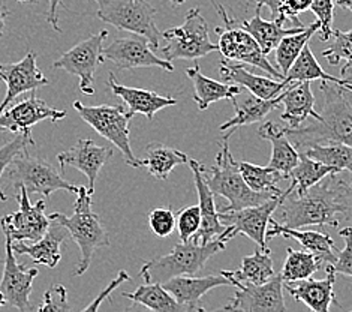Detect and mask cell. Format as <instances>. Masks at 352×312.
Wrapping results in <instances>:
<instances>
[{"label": "cell", "mask_w": 352, "mask_h": 312, "mask_svg": "<svg viewBox=\"0 0 352 312\" xmlns=\"http://www.w3.org/2000/svg\"><path fill=\"white\" fill-rule=\"evenodd\" d=\"M345 179L338 173L327 176L303 196L289 194L280 203V216L285 227L303 229V227L331 225L339 229L342 216V191Z\"/></svg>", "instance_id": "6da1fadb"}, {"label": "cell", "mask_w": 352, "mask_h": 312, "mask_svg": "<svg viewBox=\"0 0 352 312\" xmlns=\"http://www.w3.org/2000/svg\"><path fill=\"white\" fill-rule=\"evenodd\" d=\"M322 92L321 119L307 126L298 128H283L292 145L303 143H343L352 146V104L345 96V89L338 84L322 81L320 86Z\"/></svg>", "instance_id": "7a4b0ae2"}, {"label": "cell", "mask_w": 352, "mask_h": 312, "mask_svg": "<svg viewBox=\"0 0 352 312\" xmlns=\"http://www.w3.org/2000/svg\"><path fill=\"white\" fill-rule=\"evenodd\" d=\"M94 194L95 192L86 187H78L77 201H75L74 214L71 216L58 212L48 216L53 221L65 225L71 238L80 247L81 260L75 271V276H81L89 271L96 249L110 247V234L100 221L99 215L91 212V196Z\"/></svg>", "instance_id": "3957f363"}, {"label": "cell", "mask_w": 352, "mask_h": 312, "mask_svg": "<svg viewBox=\"0 0 352 312\" xmlns=\"http://www.w3.org/2000/svg\"><path fill=\"white\" fill-rule=\"evenodd\" d=\"M226 248V243L219 239L207 243L180 242L171 252L156 257L142 264L140 276L146 282H165L175 276L197 275L206 263L217 252Z\"/></svg>", "instance_id": "277c9868"}, {"label": "cell", "mask_w": 352, "mask_h": 312, "mask_svg": "<svg viewBox=\"0 0 352 312\" xmlns=\"http://www.w3.org/2000/svg\"><path fill=\"white\" fill-rule=\"evenodd\" d=\"M206 182L214 196H221L228 200V206L221 209V212H231L250 206L264 203L265 200L276 197L278 194L256 192L248 187L237 167V161L232 158L228 147V140L222 138V149L216 156V164L206 170Z\"/></svg>", "instance_id": "5b68a950"}, {"label": "cell", "mask_w": 352, "mask_h": 312, "mask_svg": "<svg viewBox=\"0 0 352 312\" xmlns=\"http://www.w3.org/2000/svg\"><path fill=\"white\" fill-rule=\"evenodd\" d=\"M96 17L116 29L147 38L159 50L162 33L156 24V10L147 0H98Z\"/></svg>", "instance_id": "8992f818"}, {"label": "cell", "mask_w": 352, "mask_h": 312, "mask_svg": "<svg viewBox=\"0 0 352 312\" xmlns=\"http://www.w3.org/2000/svg\"><path fill=\"white\" fill-rule=\"evenodd\" d=\"M212 3L225 23V28L214 29V32L219 35L217 52H221L223 59L231 62L248 63L254 68L267 72L268 77L274 80H285V75L270 63L256 39L249 32L234 24L232 19H230V15L226 14L222 5H217L214 0H212Z\"/></svg>", "instance_id": "52a82bcc"}, {"label": "cell", "mask_w": 352, "mask_h": 312, "mask_svg": "<svg viewBox=\"0 0 352 312\" xmlns=\"http://www.w3.org/2000/svg\"><path fill=\"white\" fill-rule=\"evenodd\" d=\"M75 112L87 125H90L99 136H102L122 152L124 163L132 168H141L142 161L133 155L129 140V122L132 114L122 105H96L89 107L80 101L74 103Z\"/></svg>", "instance_id": "ba28073f"}, {"label": "cell", "mask_w": 352, "mask_h": 312, "mask_svg": "<svg viewBox=\"0 0 352 312\" xmlns=\"http://www.w3.org/2000/svg\"><path fill=\"white\" fill-rule=\"evenodd\" d=\"M166 45L161 53L166 61H198V59L217 52V44H213L208 35V24L201 15L199 8H192L184 23L177 28H171L162 33Z\"/></svg>", "instance_id": "9c48e42d"}, {"label": "cell", "mask_w": 352, "mask_h": 312, "mask_svg": "<svg viewBox=\"0 0 352 312\" xmlns=\"http://www.w3.org/2000/svg\"><path fill=\"white\" fill-rule=\"evenodd\" d=\"M6 177L10 185L16 189L23 187L28 192L41 194L47 198L57 191L75 194L78 191V187L71 185L52 164L41 158L30 156L28 150L14 158V161L6 168Z\"/></svg>", "instance_id": "30bf717a"}, {"label": "cell", "mask_w": 352, "mask_h": 312, "mask_svg": "<svg viewBox=\"0 0 352 312\" xmlns=\"http://www.w3.org/2000/svg\"><path fill=\"white\" fill-rule=\"evenodd\" d=\"M282 203L280 196L265 200L264 203L245 207L231 212H221L219 218L225 224V230L216 239L221 242H230L239 234H245L250 240H254L258 248L268 249L267 247V227L270 218Z\"/></svg>", "instance_id": "8fae6325"}, {"label": "cell", "mask_w": 352, "mask_h": 312, "mask_svg": "<svg viewBox=\"0 0 352 312\" xmlns=\"http://www.w3.org/2000/svg\"><path fill=\"white\" fill-rule=\"evenodd\" d=\"M236 289L232 300L223 306V311H245V312H283L287 311L283 300V280L276 275L264 284H250L239 281L228 271H221Z\"/></svg>", "instance_id": "7c38bea8"}, {"label": "cell", "mask_w": 352, "mask_h": 312, "mask_svg": "<svg viewBox=\"0 0 352 312\" xmlns=\"http://www.w3.org/2000/svg\"><path fill=\"white\" fill-rule=\"evenodd\" d=\"M107 37V30L89 35L63 53L53 65L56 70H63L68 74L77 75L80 79V89L87 96L95 94V72L99 63H102L100 52H102V44Z\"/></svg>", "instance_id": "4fadbf2b"}, {"label": "cell", "mask_w": 352, "mask_h": 312, "mask_svg": "<svg viewBox=\"0 0 352 312\" xmlns=\"http://www.w3.org/2000/svg\"><path fill=\"white\" fill-rule=\"evenodd\" d=\"M16 200L20 209L15 214L0 219V229L5 236H10L12 242H38L47 233L52 222L45 215V200H39L35 205L30 203L29 192L23 187L19 188Z\"/></svg>", "instance_id": "5bb4252c"}, {"label": "cell", "mask_w": 352, "mask_h": 312, "mask_svg": "<svg viewBox=\"0 0 352 312\" xmlns=\"http://www.w3.org/2000/svg\"><path fill=\"white\" fill-rule=\"evenodd\" d=\"M102 62H111L119 70H137V68H161L166 72L174 71L173 62L157 57L147 38L132 33L131 37L117 38L107 48L100 52Z\"/></svg>", "instance_id": "9a60e30c"}, {"label": "cell", "mask_w": 352, "mask_h": 312, "mask_svg": "<svg viewBox=\"0 0 352 312\" xmlns=\"http://www.w3.org/2000/svg\"><path fill=\"white\" fill-rule=\"evenodd\" d=\"M39 275L36 267H23L15 258L12 249V239L6 236L5 242V263L3 276L0 281V293L6 300V305H11L21 312L33 311L30 305V293L33 280Z\"/></svg>", "instance_id": "2e32d148"}, {"label": "cell", "mask_w": 352, "mask_h": 312, "mask_svg": "<svg viewBox=\"0 0 352 312\" xmlns=\"http://www.w3.org/2000/svg\"><path fill=\"white\" fill-rule=\"evenodd\" d=\"M0 80L6 84V95L0 103V113L12 104L24 92H32L50 84L36 65V54L29 52L20 62L0 63Z\"/></svg>", "instance_id": "e0dca14e"}, {"label": "cell", "mask_w": 352, "mask_h": 312, "mask_svg": "<svg viewBox=\"0 0 352 312\" xmlns=\"http://www.w3.org/2000/svg\"><path fill=\"white\" fill-rule=\"evenodd\" d=\"M65 110H57L48 107L43 99L36 96V90H32L28 99L20 101L19 104L8 107L0 113V126L6 131L15 134L32 132V126L43 121L58 122L66 117Z\"/></svg>", "instance_id": "ac0fdd59"}, {"label": "cell", "mask_w": 352, "mask_h": 312, "mask_svg": "<svg viewBox=\"0 0 352 312\" xmlns=\"http://www.w3.org/2000/svg\"><path fill=\"white\" fill-rule=\"evenodd\" d=\"M113 156V147L110 146H98L94 140L81 138L75 145L60 152L57 155V161L60 164V168L72 167L77 168L87 177L89 180V189L95 192L96 179L99 176L100 168H102L108 159Z\"/></svg>", "instance_id": "d6986e66"}, {"label": "cell", "mask_w": 352, "mask_h": 312, "mask_svg": "<svg viewBox=\"0 0 352 312\" xmlns=\"http://www.w3.org/2000/svg\"><path fill=\"white\" fill-rule=\"evenodd\" d=\"M324 280H307L283 282V289L289 293V296L305 305L314 312H329L333 303H336L334 294V282H336V271L333 264H325Z\"/></svg>", "instance_id": "ffe728a7"}, {"label": "cell", "mask_w": 352, "mask_h": 312, "mask_svg": "<svg viewBox=\"0 0 352 312\" xmlns=\"http://www.w3.org/2000/svg\"><path fill=\"white\" fill-rule=\"evenodd\" d=\"M192 174H194V183L198 192V206L201 210V227L198 233L192 238V242L207 243L214 240L225 230V224L219 218V210L216 209L214 194L206 182L204 167L195 159L188 161Z\"/></svg>", "instance_id": "44dd1931"}, {"label": "cell", "mask_w": 352, "mask_h": 312, "mask_svg": "<svg viewBox=\"0 0 352 312\" xmlns=\"http://www.w3.org/2000/svg\"><path fill=\"white\" fill-rule=\"evenodd\" d=\"M162 285L165 287V290H168L173 294L180 305L186 306L188 311H204V308L198 306L201 298L213 289H217V287H231V282L222 273L207 276L182 275L171 278V280L162 282Z\"/></svg>", "instance_id": "7402d4cb"}, {"label": "cell", "mask_w": 352, "mask_h": 312, "mask_svg": "<svg viewBox=\"0 0 352 312\" xmlns=\"http://www.w3.org/2000/svg\"><path fill=\"white\" fill-rule=\"evenodd\" d=\"M282 94L273 99H263L254 94H250L249 90L241 89L240 94H237L231 99L234 108H236V116L219 126V129L222 132H226L222 138L228 140L234 132L241 128V126L254 125L259 121H263L268 113H272L276 107L280 105Z\"/></svg>", "instance_id": "603a6c76"}, {"label": "cell", "mask_w": 352, "mask_h": 312, "mask_svg": "<svg viewBox=\"0 0 352 312\" xmlns=\"http://www.w3.org/2000/svg\"><path fill=\"white\" fill-rule=\"evenodd\" d=\"M270 229L267 230V242L268 239L278 238H291L297 240L303 249L312 252L321 261V264H334L338 260V249L334 240L330 234L315 230H300V229H291V227H285L283 224L278 222L276 219L270 218Z\"/></svg>", "instance_id": "cb8c5ba5"}, {"label": "cell", "mask_w": 352, "mask_h": 312, "mask_svg": "<svg viewBox=\"0 0 352 312\" xmlns=\"http://www.w3.org/2000/svg\"><path fill=\"white\" fill-rule=\"evenodd\" d=\"M50 227L47 233L38 242H12V249L15 254L29 256L36 264H43L54 269L62 260V243L69 236V231L60 222L50 219Z\"/></svg>", "instance_id": "d4e9b609"}, {"label": "cell", "mask_w": 352, "mask_h": 312, "mask_svg": "<svg viewBox=\"0 0 352 312\" xmlns=\"http://www.w3.org/2000/svg\"><path fill=\"white\" fill-rule=\"evenodd\" d=\"M108 87L113 92V95L119 96L128 105V112L132 116L137 113L144 114L148 121H153L155 114L161 110L177 105V99L171 96H164L152 90L128 87L124 84H120L116 80L113 72L108 75Z\"/></svg>", "instance_id": "484cf974"}, {"label": "cell", "mask_w": 352, "mask_h": 312, "mask_svg": "<svg viewBox=\"0 0 352 312\" xmlns=\"http://www.w3.org/2000/svg\"><path fill=\"white\" fill-rule=\"evenodd\" d=\"M221 75L225 81L239 84L243 89L249 90L263 99H273L279 96L291 83L285 80H274L272 77H263L249 71L246 66L234 63L231 61H222L221 63Z\"/></svg>", "instance_id": "4316f807"}, {"label": "cell", "mask_w": 352, "mask_h": 312, "mask_svg": "<svg viewBox=\"0 0 352 312\" xmlns=\"http://www.w3.org/2000/svg\"><path fill=\"white\" fill-rule=\"evenodd\" d=\"M285 110L280 119L288 128H298L307 117L315 121L321 119V114L315 110V96L310 89V81H292L283 90L282 103Z\"/></svg>", "instance_id": "83f0119b"}, {"label": "cell", "mask_w": 352, "mask_h": 312, "mask_svg": "<svg viewBox=\"0 0 352 312\" xmlns=\"http://www.w3.org/2000/svg\"><path fill=\"white\" fill-rule=\"evenodd\" d=\"M258 136L272 143V158L268 167L274 168L279 173L283 174L285 180H288L289 173L294 170V167L298 164L300 154L292 145V141L287 136L283 128H279L278 125L273 122H265L259 126Z\"/></svg>", "instance_id": "f1b7e54d"}, {"label": "cell", "mask_w": 352, "mask_h": 312, "mask_svg": "<svg viewBox=\"0 0 352 312\" xmlns=\"http://www.w3.org/2000/svg\"><path fill=\"white\" fill-rule=\"evenodd\" d=\"M259 12L261 11H255V15L250 20L237 21L232 19V23L236 24V26L249 32L250 35L256 39L259 47L263 48V52L267 56L272 52H274L276 47H278L279 42L282 41V38L288 37V35H294V33H298L306 28V26H303V28L294 26V28L287 29L283 26L287 20L282 19V17H279V19H273V20H263Z\"/></svg>", "instance_id": "f546056e"}, {"label": "cell", "mask_w": 352, "mask_h": 312, "mask_svg": "<svg viewBox=\"0 0 352 312\" xmlns=\"http://www.w3.org/2000/svg\"><path fill=\"white\" fill-rule=\"evenodd\" d=\"M195 65L192 68L186 70L188 77L190 79L192 84H194L195 89V95L194 101L198 105L199 112H204L208 107H210L213 103H217V101L222 99H232L237 94L241 92V86L234 83H221L206 77V75L201 72V68L198 65V61H194Z\"/></svg>", "instance_id": "4dcf8cb0"}, {"label": "cell", "mask_w": 352, "mask_h": 312, "mask_svg": "<svg viewBox=\"0 0 352 312\" xmlns=\"http://www.w3.org/2000/svg\"><path fill=\"white\" fill-rule=\"evenodd\" d=\"M339 173L334 170L333 167L325 165L316 159L310 158L305 154H300L298 164L294 167V170L289 173L288 180H291V185L287 191L282 192L280 200H283L289 194H296V196H303L310 188L315 187L316 183L324 180L327 176Z\"/></svg>", "instance_id": "1f68e13d"}, {"label": "cell", "mask_w": 352, "mask_h": 312, "mask_svg": "<svg viewBox=\"0 0 352 312\" xmlns=\"http://www.w3.org/2000/svg\"><path fill=\"white\" fill-rule=\"evenodd\" d=\"M298 154H305L316 159L325 165L333 167L334 170L349 171L352 176V146L343 145V143H303L297 145Z\"/></svg>", "instance_id": "d6a6232c"}, {"label": "cell", "mask_w": 352, "mask_h": 312, "mask_svg": "<svg viewBox=\"0 0 352 312\" xmlns=\"http://www.w3.org/2000/svg\"><path fill=\"white\" fill-rule=\"evenodd\" d=\"M189 156L183 152L165 146L162 143H150L146 147V158L142 159V167L159 180L168 179L170 173L175 167L186 164Z\"/></svg>", "instance_id": "836d02e7"}, {"label": "cell", "mask_w": 352, "mask_h": 312, "mask_svg": "<svg viewBox=\"0 0 352 312\" xmlns=\"http://www.w3.org/2000/svg\"><path fill=\"white\" fill-rule=\"evenodd\" d=\"M122 294L123 298L132 300L133 305H141L155 312L188 311L186 306L180 305L174 299L168 290H165V287L161 282H146L144 285H140L135 291Z\"/></svg>", "instance_id": "e575fe53"}, {"label": "cell", "mask_w": 352, "mask_h": 312, "mask_svg": "<svg viewBox=\"0 0 352 312\" xmlns=\"http://www.w3.org/2000/svg\"><path fill=\"white\" fill-rule=\"evenodd\" d=\"M314 80H321V81H329L333 84H338V86L343 87L345 90L352 92V83H348L343 79L334 77V75L327 74L320 62L316 61L315 54L310 50L309 44L303 48V52L300 53L294 65L291 66L288 74L285 75V81L292 83V81H314Z\"/></svg>", "instance_id": "d590c367"}, {"label": "cell", "mask_w": 352, "mask_h": 312, "mask_svg": "<svg viewBox=\"0 0 352 312\" xmlns=\"http://www.w3.org/2000/svg\"><path fill=\"white\" fill-rule=\"evenodd\" d=\"M239 281L250 284H264L276 276L270 249L258 248L252 256L243 257L239 271H228Z\"/></svg>", "instance_id": "8d00e7d4"}, {"label": "cell", "mask_w": 352, "mask_h": 312, "mask_svg": "<svg viewBox=\"0 0 352 312\" xmlns=\"http://www.w3.org/2000/svg\"><path fill=\"white\" fill-rule=\"evenodd\" d=\"M320 30V24L318 21L309 24L303 30L294 33V35H288L282 38L279 45L276 47V63L279 66V71L287 75L291 70V66L294 65L300 53L303 52V48L309 44L310 38Z\"/></svg>", "instance_id": "74e56055"}, {"label": "cell", "mask_w": 352, "mask_h": 312, "mask_svg": "<svg viewBox=\"0 0 352 312\" xmlns=\"http://www.w3.org/2000/svg\"><path fill=\"white\" fill-rule=\"evenodd\" d=\"M322 267L321 261L312 252L306 249H287V258L282 267V280L283 282H294L307 280V278L316 273Z\"/></svg>", "instance_id": "f35d334b"}, {"label": "cell", "mask_w": 352, "mask_h": 312, "mask_svg": "<svg viewBox=\"0 0 352 312\" xmlns=\"http://www.w3.org/2000/svg\"><path fill=\"white\" fill-rule=\"evenodd\" d=\"M243 179L250 189L256 192H272L282 196V189L278 188V182L285 180L282 173L272 167H261L250 163H237Z\"/></svg>", "instance_id": "ab89813d"}, {"label": "cell", "mask_w": 352, "mask_h": 312, "mask_svg": "<svg viewBox=\"0 0 352 312\" xmlns=\"http://www.w3.org/2000/svg\"><path fill=\"white\" fill-rule=\"evenodd\" d=\"M32 145H35L32 132H20L15 134V137L11 141H8L6 145L0 147V180H2V176L6 171V168L14 161V158L21 154V152H26L28 147ZM6 200V194L2 187H0V201L5 203Z\"/></svg>", "instance_id": "60d3db41"}, {"label": "cell", "mask_w": 352, "mask_h": 312, "mask_svg": "<svg viewBox=\"0 0 352 312\" xmlns=\"http://www.w3.org/2000/svg\"><path fill=\"white\" fill-rule=\"evenodd\" d=\"M331 38L333 41L329 48L322 52V57L333 66H338L342 61L352 65V29L348 32L333 30Z\"/></svg>", "instance_id": "b9f144b4"}, {"label": "cell", "mask_w": 352, "mask_h": 312, "mask_svg": "<svg viewBox=\"0 0 352 312\" xmlns=\"http://www.w3.org/2000/svg\"><path fill=\"white\" fill-rule=\"evenodd\" d=\"M201 227V210L198 205L180 209L175 215V229L182 242H189Z\"/></svg>", "instance_id": "7bdbcfd3"}, {"label": "cell", "mask_w": 352, "mask_h": 312, "mask_svg": "<svg viewBox=\"0 0 352 312\" xmlns=\"http://www.w3.org/2000/svg\"><path fill=\"white\" fill-rule=\"evenodd\" d=\"M310 11L316 17L320 24V39L330 41L333 35V20H334V0H312Z\"/></svg>", "instance_id": "ee69618b"}, {"label": "cell", "mask_w": 352, "mask_h": 312, "mask_svg": "<svg viewBox=\"0 0 352 312\" xmlns=\"http://www.w3.org/2000/svg\"><path fill=\"white\" fill-rule=\"evenodd\" d=\"M148 225L157 238H168L175 230V214L171 209L157 207L147 215Z\"/></svg>", "instance_id": "f6af8a7d"}, {"label": "cell", "mask_w": 352, "mask_h": 312, "mask_svg": "<svg viewBox=\"0 0 352 312\" xmlns=\"http://www.w3.org/2000/svg\"><path fill=\"white\" fill-rule=\"evenodd\" d=\"M68 303V291L62 284H54L52 289H48L44 294L43 305H39L36 311L39 312H65L71 311Z\"/></svg>", "instance_id": "bcb514c9"}, {"label": "cell", "mask_w": 352, "mask_h": 312, "mask_svg": "<svg viewBox=\"0 0 352 312\" xmlns=\"http://www.w3.org/2000/svg\"><path fill=\"white\" fill-rule=\"evenodd\" d=\"M339 234L345 240V248L338 252V260L333 267L338 275L352 278V229L345 227L339 231Z\"/></svg>", "instance_id": "7dc6e473"}, {"label": "cell", "mask_w": 352, "mask_h": 312, "mask_svg": "<svg viewBox=\"0 0 352 312\" xmlns=\"http://www.w3.org/2000/svg\"><path fill=\"white\" fill-rule=\"evenodd\" d=\"M312 0H282L280 3V10H279V17L285 20H291L296 26H303V23L298 20V15L306 12Z\"/></svg>", "instance_id": "c3c4849f"}, {"label": "cell", "mask_w": 352, "mask_h": 312, "mask_svg": "<svg viewBox=\"0 0 352 312\" xmlns=\"http://www.w3.org/2000/svg\"><path fill=\"white\" fill-rule=\"evenodd\" d=\"M129 280H131V276L128 275V272H126V271H120V272H119V275H117V276L114 278V280L111 281V284L108 285L107 289H105L102 293H100L99 296H98L94 302H91L89 306H86V308H85V311H86V312H90V311H98V309H99V306L102 305V302H104V300H107V298H110V296H111V293L117 289V287H120L123 282H126V281H129Z\"/></svg>", "instance_id": "681fc988"}, {"label": "cell", "mask_w": 352, "mask_h": 312, "mask_svg": "<svg viewBox=\"0 0 352 312\" xmlns=\"http://www.w3.org/2000/svg\"><path fill=\"white\" fill-rule=\"evenodd\" d=\"M342 216H340V224L345 222L346 227L352 229V176L351 182L345 180L343 183V191H342Z\"/></svg>", "instance_id": "f907efd6"}, {"label": "cell", "mask_w": 352, "mask_h": 312, "mask_svg": "<svg viewBox=\"0 0 352 312\" xmlns=\"http://www.w3.org/2000/svg\"><path fill=\"white\" fill-rule=\"evenodd\" d=\"M62 5V0H48V10H47V21L56 32H62L58 26V6Z\"/></svg>", "instance_id": "816d5d0a"}, {"label": "cell", "mask_w": 352, "mask_h": 312, "mask_svg": "<svg viewBox=\"0 0 352 312\" xmlns=\"http://www.w3.org/2000/svg\"><path fill=\"white\" fill-rule=\"evenodd\" d=\"M255 3H256V11H261L264 6H267L268 10L272 11L273 19H279V10H280L282 0H255Z\"/></svg>", "instance_id": "f5cc1de1"}, {"label": "cell", "mask_w": 352, "mask_h": 312, "mask_svg": "<svg viewBox=\"0 0 352 312\" xmlns=\"http://www.w3.org/2000/svg\"><path fill=\"white\" fill-rule=\"evenodd\" d=\"M10 17V10L6 6L0 5V37H3L6 28V19Z\"/></svg>", "instance_id": "db71d44e"}, {"label": "cell", "mask_w": 352, "mask_h": 312, "mask_svg": "<svg viewBox=\"0 0 352 312\" xmlns=\"http://www.w3.org/2000/svg\"><path fill=\"white\" fill-rule=\"evenodd\" d=\"M340 74H342L340 79H343L345 81L351 83V81H352V65H349V63L343 65L342 70H340Z\"/></svg>", "instance_id": "11a10c76"}, {"label": "cell", "mask_w": 352, "mask_h": 312, "mask_svg": "<svg viewBox=\"0 0 352 312\" xmlns=\"http://www.w3.org/2000/svg\"><path fill=\"white\" fill-rule=\"evenodd\" d=\"M334 5H339L343 10L352 12V0H334Z\"/></svg>", "instance_id": "9f6ffc18"}, {"label": "cell", "mask_w": 352, "mask_h": 312, "mask_svg": "<svg viewBox=\"0 0 352 312\" xmlns=\"http://www.w3.org/2000/svg\"><path fill=\"white\" fill-rule=\"evenodd\" d=\"M171 2V5H174V6H180V5H183L184 2H186V0H170Z\"/></svg>", "instance_id": "6f0895ef"}, {"label": "cell", "mask_w": 352, "mask_h": 312, "mask_svg": "<svg viewBox=\"0 0 352 312\" xmlns=\"http://www.w3.org/2000/svg\"><path fill=\"white\" fill-rule=\"evenodd\" d=\"M16 2H20V3H38L39 0H16Z\"/></svg>", "instance_id": "680465c9"}, {"label": "cell", "mask_w": 352, "mask_h": 312, "mask_svg": "<svg viewBox=\"0 0 352 312\" xmlns=\"http://www.w3.org/2000/svg\"><path fill=\"white\" fill-rule=\"evenodd\" d=\"M6 305V300L3 299V296H2V293H0V308H3Z\"/></svg>", "instance_id": "91938a15"}, {"label": "cell", "mask_w": 352, "mask_h": 312, "mask_svg": "<svg viewBox=\"0 0 352 312\" xmlns=\"http://www.w3.org/2000/svg\"><path fill=\"white\" fill-rule=\"evenodd\" d=\"M5 131H6V129H5V128H2V126H0V132H5Z\"/></svg>", "instance_id": "94428289"}, {"label": "cell", "mask_w": 352, "mask_h": 312, "mask_svg": "<svg viewBox=\"0 0 352 312\" xmlns=\"http://www.w3.org/2000/svg\"><path fill=\"white\" fill-rule=\"evenodd\" d=\"M351 83H352V81H351Z\"/></svg>", "instance_id": "6125c7cd"}]
</instances>
